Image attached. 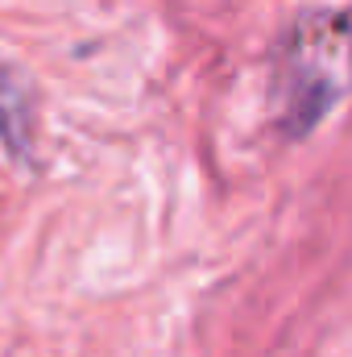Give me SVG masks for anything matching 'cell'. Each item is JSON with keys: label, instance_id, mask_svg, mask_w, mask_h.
<instances>
[{"label": "cell", "instance_id": "1", "mask_svg": "<svg viewBox=\"0 0 352 357\" xmlns=\"http://www.w3.org/2000/svg\"><path fill=\"white\" fill-rule=\"evenodd\" d=\"M278 79L290 133H307L352 84V21L340 13L303 17L282 42Z\"/></svg>", "mask_w": 352, "mask_h": 357}, {"label": "cell", "instance_id": "2", "mask_svg": "<svg viewBox=\"0 0 352 357\" xmlns=\"http://www.w3.org/2000/svg\"><path fill=\"white\" fill-rule=\"evenodd\" d=\"M0 137H4L13 150H25V137H29L25 100H21V91L8 84V75H0Z\"/></svg>", "mask_w": 352, "mask_h": 357}]
</instances>
